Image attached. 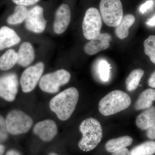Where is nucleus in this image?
I'll return each instance as SVG.
<instances>
[{"mask_svg": "<svg viewBox=\"0 0 155 155\" xmlns=\"http://www.w3.org/2000/svg\"><path fill=\"white\" fill-rule=\"evenodd\" d=\"M78 98L79 92L77 89L69 87L56 95L51 100L50 109L60 120L66 121L75 110Z\"/></svg>", "mask_w": 155, "mask_h": 155, "instance_id": "nucleus-1", "label": "nucleus"}, {"mask_svg": "<svg viewBox=\"0 0 155 155\" xmlns=\"http://www.w3.org/2000/svg\"><path fill=\"white\" fill-rule=\"evenodd\" d=\"M79 129L82 134L78 143L80 149L84 152L94 149L103 137L102 128L100 122L94 118H87L81 122Z\"/></svg>", "mask_w": 155, "mask_h": 155, "instance_id": "nucleus-2", "label": "nucleus"}, {"mask_svg": "<svg viewBox=\"0 0 155 155\" xmlns=\"http://www.w3.org/2000/svg\"><path fill=\"white\" fill-rule=\"evenodd\" d=\"M131 103V98L127 93L120 90L113 91L100 100L99 110L103 116H111L127 109Z\"/></svg>", "mask_w": 155, "mask_h": 155, "instance_id": "nucleus-3", "label": "nucleus"}, {"mask_svg": "<svg viewBox=\"0 0 155 155\" xmlns=\"http://www.w3.org/2000/svg\"><path fill=\"white\" fill-rule=\"evenodd\" d=\"M99 10L103 21L110 27H117L124 16L121 0H101Z\"/></svg>", "mask_w": 155, "mask_h": 155, "instance_id": "nucleus-4", "label": "nucleus"}, {"mask_svg": "<svg viewBox=\"0 0 155 155\" xmlns=\"http://www.w3.org/2000/svg\"><path fill=\"white\" fill-rule=\"evenodd\" d=\"M6 126L9 133L18 135L27 133L33 125L31 117L19 110H12L5 119Z\"/></svg>", "mask_w": 155, "mask_h": 155, "instance_id": "nucleus-5", "label": "nucleus"}, {"mask_svg": "<svg viewBox=\"0 0 155 155\" xmlns=\"http://www.w3.org/2000/svg\"><path fill=\"white\" fill-rule=\"evenodd\" d=\"M71 78V74L64 69H59L42 76L39 86L43 91L50 94L58 92L60 87L67 84Z\"/></svg>", "mask_w": 155, "mask_h": 155, "instance_id": "nucleus-6", "label": "nucleus"}, {"mask_svg": "<svg viewBox=\"0 0 155 155\" xmlns=\"http://www.w3.org/2000/svg\"><path fill=\"white\" fill-rule=\"evenodd\" d=\"M103 20L99 10L90 7L86 10L82 22V28L84 36L91 40L101 32Z\"/></svg>", "mask_w": 155, "mask_h": 155, "instance_id": "nucleus-7", "label": "nucleus"}, {"mask_svg": "<svg viewBox=\"0 0 155 155\" xmlns=\"http://www.w3.org/2000/svg\"><path fill=\"white\" fill-rule=\"evenodd\" d=\"M44 69V64L40 62L28 67L23 71L20 79L23 92H30L35 88L42 77Z\"/></svg>", "mask_w": 155, "mask_h": 155, "instance_id": "nucleus-8", "label": "nucleus"}, {"mask_svg": "<svg viewBox=\"0 0 155 155\" xmlns=\"http://www.w3.org/2000/svg\"><path fill=\"white\" fill-rule=\"evenodd\" d=\"M19 80L16 73H6L0 76V97L8 102L15 100L18 93Z\"/></svg>", "mask_w": 155, "mask_h": 155, "instance_id": "nucleus-9", "label": "nucleus"}, {"mask_svg": "<svg viewBox=\"0 0 155 155\" xmlns=\"http://www.w3.org/2000/svg\"><path fill=\"white\" fill-rule=\"evenodd\" d=\"M25 28L35 33H41L46 26V20L44 16V9L39 5L34 6L28 10L25 20Z\"/></svg>", "mask_w": 155, "mask_h": 155, "instance_id": "nucleus-10", "label": "nucleus"}, {"mask_svg": "<svg viewBox=\"0 0 155 155\" xmlns=\"http://www.w3.org/2000/svg\"><path fill=\"white\" fill-rule=\"evenodd\" d=\"M71 19V11L69 5L63 4L59 6L55 14L53 30L57 34L64 33L69 25Z\"/></svg>", "mask_w": 155, "mask_h": 155, "instance_id": "nucleus-11", "label": "nucleus"}, {"mask_svg": "<svg viewBox=\"0 0 155 155\" xmlns=\"http://www.w3.org/2000/svg\"><path fill=\"white\" fill-rule=\"evenodd\" d=\"M33 131L43 141L49 142L58 134V126L53 120L45 119L37 123L33 127Z\"/></svg>", "mask_w": 155, "mask_h": 155, "instance_id": "nucleus-12", "label": "nucleus"}, {"mask_svg": "<svg viewBox=\"0 0 155 155\" xmlns=\"http://www.w3.org/2000/svg\"><path fill=\"white\" fill-rule=\"evenodd\" d=\"M112 37L107 33H100L84 45V52L89 55H94L107 49L110 46Z\"/></svg>", "mask_w": 155, "mask_h": 155, "instance_id": "nucleus-13", "label": "nucleus"}, {"mask_svg": "<svg viewBox=\"0 0 155 155\" xmlns=\"http://www.w3.org/2000/svg\"><path fill=\"white\" fill-rule=\"evenodd\" d=\"M17 64L23 67H28L35 58V53L32 45L29 42H23L17 52Z\"/></svg>", "mask_w": 155, "mask_h": 155, "instance_id": "nucleus-14", "label": "nucleus"}, {"mask_svg": "<svg viewBox=\"0 0 155 155\" xmlns=\"http://www.w3.org/2000/svg\"><path fill=\"white\" fill-rule=\"evenodd\" d=\"M21 38L17 32L8 26H4L0 28V50L11 48L18 44Z\"/></svg>", "mask_w": 155, "mask_h": 155, "instance_id": "nucleus-15", "label": "nucleus"}, {"mask_svg": "<svg viewBox=\"0 0 155 155\" xmlns=\"http://www.w3.org/2000/svg\"><path fill=\"white\" fill-rule=\"evenodd\" d=\"M136 125L141 130H147L155 124V107L145 109L137 117Z\"/></svg>", "mask_w": 155, "mask_h": 155, "instance_id": "nucleus-16", "label": "nucleus"}, {"mask_svg": "<svg viewBox=\"0 0 155 155\" xmlns=\"http://www.w3.org/2000/svg\"><path fill=\"white\" fill-rule=\"evenodd\" d=\"M155 101V90L150 88L145 90L139 96L134 104V109L137 110H145L152 106Z\"/></svg>", "mask_w": 155, "mask_h": 155, "instance_id": "nucleus-17", "label": "nucleus"}, {"mask_svg": "<svg viewBox=\"0 0 155 155\" xmlns=\"http://www.w3.org/2000/svg\"><path fill=\"white\" fill-rule=\"evenodd\" d=\"M133 141V139L129 136L112 139L107 142L105 148L108 152L113 153L129 146L132 144Z\"/></svg>", "mask_w": 155, "mask_h": 155, "instance_id": "nucleus-18", "label": "nucleus"}, {"mask_svg": "<svg viewBox=\"0 0 155 155\" xmlns=\"http://www.w3.org/2000/svg\"><path fill=\"white\" fill-rule=\"evenodd\" d=\"M135 17L133 14H127L123 16L122 21L115 29V34L121 40L126 38L129 35V29L134 24Z\"/></svg>", "mask_w": 155, "mask_h": 155, "instance_id": "nucleus-19", "label": "nucleus"}, {"mask_svg": "<svg viewBox=\"0 0 155 155\" xmlns=\"http://www.w3.org/2000/svg\"><path fill=\"white\" fill-rule=\"evenodd\" d=\"M18 60L17 53L15 50L10 49L0 57V70L7 71L16 65Z\"/></svg>", "mask_w": 155, "mask_h": 155, "instance_id": "nucleus-20", "label": "nucleus"}, {"mask_svg": "<svg viewBox=\"0 0 155 155\" xmlns=\"http://www.w3.org/2000/svg\"><path fill=\"white\" fill-rule=\"evenodd\" d=\"M144 73V71L141 69H134L130 72L125 81L126 88L128 91H133L136 89Z\"/></svg>", "mask_w": 155, "mask_h": 155, "instance_id": "nucleus-21", "label": "nucleus"}, {"mask_svg": "<svg viewBox=\"0 0 155 155\" xmlns=\"http://www.w3.org/2000/svg\"><path fill=\"white\" fill-rule=\"evenodd\" d=\"M28 10L25 6L17 5L14 9V13L9 16L7 19L8 24L17 25L25 21Z\"/></svg>", "mask_w": 155, "mask_h": 155, "instance_id": "nucleus-22", "label": "nucleus"}, {"mask_svg": "<svg viewBox=\"0 0 155 155\" xmlns=\"http://www.w3.org/2000/svg\"><path fill=\"white\" fill-rule=\"evenodd\" d=\"M130 155H153L155 154V142L148 141L138 145L130 150Z\"/></svg>", "mask_w": 155, "mask_h": 155, "instance_id": "nucleus-23", "label": "nucleus"}, {"mask_svg": "<svg viewBox=\"0 0 155 155\" xmlns=\"http://www.w3.org/2000/svg\"><path fill=\"white\" fill-rule=\"evenodd\" d=\"M144 53L149 57L151 62L155 64V35H151L143 42Z\"/></svg>", "mask_w": 155, "mask_h": 155, "instance_id": "nucleus-24", "label": "nucleus"}, {"mask_svg": "<svg viewBox=\"0 0 155 155\" xmlns=\"http://www.w3.org/2000/svg\"><path fill=\"white\" fill-rule=\"evenodd\" d=\"M98 72L101 79L103 81H107L110 77V65L104 60L100 61L98 66Z\"/></svg>", "mask_w": 155, "mask_h": 155, "instance_id": "nucleus-25", "label": "nucleus"}, {"mask_svg": "<svg viewBox=\"0 0 155 155\" xmlns=\"http://www.w3.org/2000/svg\"><path fill=\"white\" fill-rule=\"evenodd\" d=\"M9 133L6 126L5 119L0 115V143L7 140Z\"/></svg>", "mask_w": 155, "mask_h": 155, "instance_id": "nucleus-26", "label": "nucleus"}, {"mask_svg": "<svg viewBox=\"0 0 155 155\" xmlns=\"http://www.w3.org/2000/svg\"><path fill=\"white\" fill-rule=\"evenodd\" d=\"M154 1L153 0H147L145 2L142 4L140 7L139 12L140 14H144L148 11L150 10L154 5Z\"/></svg>", "mask_w": 155, "mask_h": 155, "instance_id": "nucleus-27", "label": "nucleus"}, {"mask_svg": "<svg viewBox=\"0 0 155 155\" xmlns=\"http://www.w3.org/2000/svg\"><path fill=\"white\" fill-rule=\"evenodd\" d=\"M40 0H12L13 2L17 5L29 6L33 5L38 2Z\"/></svg>", "mask_w": 155, "mask_h": 155, "instance_id": "nucleus-28", "label": "nucleus"}, {"mask_svg": "<svg viewBox=\"0 0 155 155\" xmlns=\"http://www.w3.org/2000/svg\"><path fill=\"white\" fill-rule=\"evenodd\" d=\"M147 137L150 139H155V124L148 129L146 132Z\"/></svg>", "mask_w": 155, "mask_h": 155, "instance_id": "nucleus-29", "label": "nucleus"}, {"mask_svg": "<svg viewBox=\"0 0 155 155\" xmlns=\"http://www.w3.org/2000/svg\"><path fill=\"white\" fill-rule=\"evenodd\" d=\"M112 155H130V151L125 147L113 153Z\"/></svg>", "mask_w": 155, "mask_h": 155, "instance_id": "nucleus-30", "label": "nucleus"}, {"mask_svg": "<svg viewBox=\"0 0 155 155\" xmlns=\"http://www.w3.org/2000/svg\"><path fill=\"white\" fill-rule=\"evenodd\" d=\"M148 83L150 87L155 88V71L151 75L148 81Z\"/></svg>", "mask_w": 155, "mask_h": 155, "instance_id": "nucleus-31", "label": "nucleus"}, {"mask_svg": "<svg viewBox=\"0 0 155 155\" xmlns=\"http://www.w3.org/2000/svg\"><path fill=\"white\" fill-rule=\"evenodd\" d=\"M147 25L149 26H154L155 25V15L151 18L149 19L146 22Z\"/></svg>", "mask_w": 155, "mask_h": 155, "instance_id": "nucleus-32", "label": "nucleus"}, {"mask_svg": "<svg viewBox=\"0 0 155 155\" xmlns=\"http://www.w3.org/2000/svg\"><path fill=\"white\" fill-rule=\"evenodd\" d=\"M5 155H22V154L16 150H10L7 152Z\"/></svg>", "mask_w": 155, "mask_h": 155, "instance_id": "nucleus-33", "label": "nucleus"}, {"mask_svg": "<svg viewBox=\"0 0 155 155\" xmlns=\"http://www.w3.org/2000/svg\"><path fill=\"white\" fill-rule=\"evenodd\" d=\"M5 150V147L0 143V155H4Z\"/></svg>", "mask_w": 155, "mask_h": 155, "instance_id": "nucleus-34", "label": "nucleus"}, {"mask_svg": "<svg viewBox=\"0 0 155 155\" xmlns=\"http://www.w3.org/2000/svg\"><path fill=\"white\" fill-rule=\"evenodd\" d=\"M48 155H58L57 154L55 153H50Z\"/></svg>", "mask_w": 155, "mask_h": 155, "instance_id": "nucleus-35", "label": "nucleus"}, {"mask_svg": "<svg viewBox=\"0 0 155 155\" xmlns=\"http://www.w3.org/2000/svg\"></svg>", "mask_w": 155, "mask_h": 155, "instance_id": "nucleus-36", "label": "nucleus"}]
</instances>
